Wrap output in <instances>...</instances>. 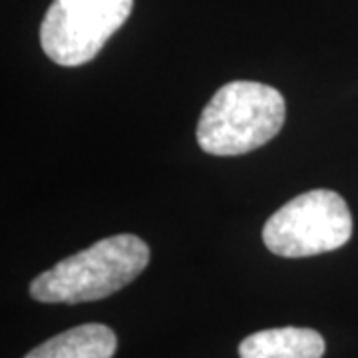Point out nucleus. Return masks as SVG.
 <instances>
[{"label": "nucleus", "mask_w": 358, "mask_h": 358, "mask_svg": "<svg viewBox=\"0 0 358 358\" xmlns=\"http://www.w3.org/2000/svg\"><path fill=\"white\" fill-rule=\"evenodd\" d=\"M148 263L150 247L143 239L131 233L112 235L40 273L30 282V296L64 305L100 301L136 281Z\"/></svg>", "instance_id": "nucleus-1"}, {"label": "nucleus", "mask_w": 358, "mask_h": 358, "mask_svg": "<svg viewBox=\"0 0 358 358\" xmlns=\"http://www.w3.org/2000/svg\"><path fill=\"white\" fill-rule=\"evenodd\" d=\"M287 106L277 88L237 80L215 92L197 122V143L209 155H243L271 141L285 124Z\"/></svg>", "instance_id": "nucleus-2"}, {"label": "nucleus", "mask_w": 358, "mask_h": 358, "mask_svg": "<svg viewBox=\"0 0 358 358\" xmlns=\"http://www.w3.org/2000/svg\"><path fill=\"white\" fill-rule=\"evenodd\" d=\"M350 235L352 215L345 199L331 189H313L268 217L263 243L275 255L303 259L334 251L348 243Z\"/></svg>", "instance_id": "nucleus-3"}, {"label": "nucleus", "mask_w": 358, "mask_h": 358, "mask_svg": "<svg viewBox=\"0 0 358 358\" xmlns=\"http://www.w3.org/2000/svg\"><path fill=\"white\" fill-rule=\"evenodd\" d=\"M134 0H54L40 24V44L66 68L92 62L124 26Z\"/></svg>", "instance_id": "nucleus-4"}, {"label": "nucleus", "mask_w": 358, "mask_h": 358, "mask_svg": "<svg viewBox=\"0 0 358 358\" xmlns=\"http://www.w3.org/2000/svg\"><path fill=\"white\" fill-rule=\"evenodd\" d=\"M324 338L313 329L282 327L247 336L239 345L241 358H322Z\"/></svg>", "instance_id": "nucleus-5"}, {"label": "nucleus", "mask_w": 358, "mask_h": 358, "mask_svg": "<svg viewBox=\"0 0 358 358\" xmlns=\"http://www.w3.org/2000/svg\"><path fill=\"white\" fill-rule=\"evenodd\" d=\"M115 348L114 331L100 322H90L52 336L24 358H112Z\"/></svg>", "instance_id": "nucleus-6"}]
</instances>
